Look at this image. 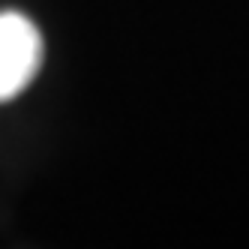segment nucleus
I'll use <instances>...</instances> for the list:
<instances>
[{
	"label": "nucleus",
	"mask_w": 249,
	"mask_h": 249,
	"mask_svg": "<svg viewBox=\"0 0 249 249\" xmlns=\"http://www.w3.org/2000/svg\"><path fill=\"white\" fill-rule=\"evenodd\" d=\"M42 66V36L21 12H0V102L15 99Z\"/></svg>",
	"instance_id": "f257e3e1"
}]
</instances>
